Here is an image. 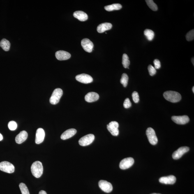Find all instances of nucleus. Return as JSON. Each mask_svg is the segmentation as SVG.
I'll list each match as a JSON object with an SVG mask.
<instances>
[{
  "mask_svg": "<svg viewBox=\"0 0 194 194\" xmlns=\"http://www.w3.org/2000/svg\"><path fill=\"white\" fill-rule=\"evenodd\" d=\"M163 96L167 101L173 103H177L181 99V95L177 92L168 91L164 93Z\"/></svg>",
  "mask_w": 194,
  "mask_h": 194,
  "instance_id": "f257e3e1",
  "label": "nucleus"
},
{
  "mask_svg": "<svg viewBox=\"0 0 194 194\" xmlns=\"http://www.w3.org/2000/svg\"><path fill=\"white\" fill-rule=\"evenodd\" d=\"M32 173L34 177L39 178L41 177L43 172V167L41 162L36 161L33 163L31 167Z\"/></svg>",
  "mask_w": 194,
  "mask_h": 194,
  "instance_id": "f03ea898",
  "label": "nucleus"
},
{
  "mask_svg": "<svg viewBox=\"0 0 194 194\" xmlns=\"http://www.w3.org/2000/svg\"><path fill=\"white\" fill-rule=\"evenodd\" d=\"M63 93L62 90L60 88H57L55 90L50 97V103L53 105H56L59 103Z\"/></svg>",
  "mask_w": 194,
  "mask_h": 194,
  "instance_id": "7ed1b4c3",
  "label": "nucleus"
},
{
  "mask_svg": "<svg viewBox=\"0 0 194 194\" xmlns=\"http://www.w3.org/2000/svg\"><path fill=\"white\" fill-rule=\"evenodd\" d=\"M146 134L150 143L153 145H156L158 142V139L154 130L150 127L148 128Z\"/></svg>",
  "mask_w": 194,
  "mask_h": 194,
  "instance_id": "20e7f679",
  "label": "nucleus"
},
{
  "mask_svg": "<svg viewBox=\"0 0 194 194\" xmlns=\"http://www.w3.org/2000/svg\"><path fill=\"white\" fill-rule=\"evenodd\" d=\"M0 170L8 173H12L15 170V167L10 162L4 161L0 163Z\"/></svg>",
  "mask_w": 194,
  "mask_h": 194,
  "instance_id": "39448f33",
  "label": "nucleus"
},
{
  "mask_svg": "<svg viewBox=\"0 0 194 194\" xmlns=\"http://www.w3.org/2000/svg\"><path fill=\"white\" fill-rule=\"evenodd\" d=\"M95 136L93 134H90L82 137L79 141L80 145L82 146H85L89 145L92 143L94 140Z\"/></svg>",
  "mask_w": 194,
  "mask_h": 194,
  "instance_id": "423d86ee",
  "label": "nucleus"
},
{
  "mask_svg": "<svg viewBox=\"0 0 194 194\" xmlns=\"http://www.w3.org/2000/svg\"><path fill=\"white\" fill-rule=\"evenodd\" d=\"M119 124L116 121H111L107 125V128L109 131L113 136H116L118 135L119 131L118 130Z\"/></svg>",
  "mask_w": 194,
  "mask_h": 194,
  "instance_id": "0eeeda50",
  "label": "nucleus"
},
{
  "mask_svg": "<svg viewBox=\"0 0 194 194\" xmlns=\"http://www.w3.org/2000/svg\"><path fill=\"white\" fill-rule=\"evenodd\" d=\"M134 160L133 158L130 157L124 158L120 162L119 167L121 169L125 170L129 168L133 165Z\"/></svg>",
  "mask_w": 194,
  "mask_h": 194,
  "instance_id": "6e6552de",
  "label": "nucleus"
},
{
  "mask_svg": "<svg viewBox=\"0 0 194 194\" xmlns=\"http://www.w3.org/2000/svg\"><path fill=\"white\" fill-rule=\"evenodd\" d=\"M98 186L101 189L106 193H110L113 189L112 184L107 181L100 180L98 182Z\"/></svg>",
  "mask_w": 194,
  "mask_h": 194,
  "instance_id": "1a4fd4ad",
  "label": "nucleus"
},
{
  "mask_svg": "<svg viewBox=\"0 0 194 194\" xmlns=\"http://www.w3.org/2000/svg\"><path fill=\"white\" fill-rule=\"evenodd\" d=\"M190 148L186 146H183L179 148L177 151L174 152L172 155L174 159L177 160L181 158L184 153L189 151Z\"/></svg>",
  "mask_w": 194,
  "mask_h": 194,
  "instance_id": "9d476101",
  "label": "nucleus"
},
{
  "mask_svg": "<svg viewBox=\"0 0 194 194\" xmlns=\"http://www.w3.org/2000/svg\"><path fill=\"white\" fill-rule=\"evenodd\" d=\"M76 79L78 82L83 84L90 83L93 81V78L90 76L84 73L77 75Z\"/></svg>",
  "mask_w": 194,
  "mask_h": 194,
  "instance_id": "9b49d317",
  "label": "nucleus"
},
{
  "mask_svg": "<svg viewBox=\"0 0 194 194\" xmlns=\"http://www.w3.org/2000/svg\"><path fill=\"white\" fill-rule=\"evenodd\" d=\"M172 120L176 124H185L190 121L189 118L187 116H172Z\"/></svg>",
  "mask_w": 194,
  "mask_h": 194,
  "instance_id": "f8f14e48",
  "label": "nucleus"
},
{
  "mask_svg": "<svg viewBox=\"0 0 194 194\" xmlns=\"http://www.w3.org/2000/svg\"><path fill=\"white\" fill-rule=\"evenodd\" d=\"M81 44L83 48L86 52L88 53H91L92 52L93 44L89 39L86 38L83 39L81 42Z\"/></svg>",
  "mask_w": 194,
  "mask_h": 194,
  "instance_id": "ddd939ff",
  "label": "nucleus"
},
{
  "mask_svg": "<svg viewBox=\"0 0 194 194\" xmlns=\"http://www.w3.org/2000/svg\"><path fill=\"white\" fill-rule=\"evenodd\" d=\"M45 136L44 130L43 128H39L37 130L36 134V138L35 143L37 144H39L43 142Z\"/></svg>",
  "mask_w": 194,
  "mask_h": 194,
  "instance_id": "4468645a",
  "label": "nucleus"
},
{
  "mask_svg": "<svg viewBox=\"0 0 194 194\" xmlns=\"http://www.w3.org/2000/svg\"><path fill=\"white\" fill-rule=\"evenodd\" d=\"M56 56L58 60L64 61L70 59L71 57V55L66 51L59 50L56 52Z\"/></svg>",
  "mask_w": 194,
  "mask_h": 194,
  "instance_id": "2eb2a0df",
  "label": "nucleus"
},
{
  "mask_svg": "<svg viewBox=\"0 0 194 194\" xmlns=\"http://www.w3.org/2000/svg\"><path fill=\"white\" fill-rule=\"evenodd\" d=\"M159 182L166 184H173L176 182V178L174 176L169 175L167 177L160 178L159 179Z\"/></svg>",
  "mask_w": 194,
  "mask_h": 194,
  "instance_id": "dca6fc26",
  "label": "nucleus"
},
{
  "mask_svg": "<svg viewBox=\"0 0 194 194\" xmlns=\"http://www.w3.org/2000/svg\"><path fill=\"white\" fill-rule=\"evenodd\" d=\"M77 130L75 129L72 128L65 131L61 136V138L63 140H66L71 138L76 133Z\"/></svg>",
  "mask_w": 194,
  "mask_h": 194,
  "instance_id": "f3484780",
  "label": "nucleus"
},
{
  "mask_svg": "<svg viewBox=\"0 0 194 194\" xmlns=\"http://www.w3.org/2000/svg\"><path fill=\"white\" fill-rule=\"evenodd\" d=\"M99 98V95L98 93L95 92H90L86 95L85 100L89 103H92L97 101Z\"/></svg>",
  "mask_w": 194,
  "mask_h": 194,
  "instance_id": "a211bd4d",
  "label": "nucleus"
},
{
  "mask_svg": "<svg viewBox=\"0 0 194 194\" xmlns=\"http://www.w3.org/2000/svg\"><path fill=\"white\" fill-rule=\"evenodd\" d=\"M28 137L27 132L24 130L21 132L16 137V142L18 144H21L25 141Z\"/></svg>",
  "mask_w": 194,
  "mask_h": 194,
  "instance_id": "6ab92c4d",
  "label": "nucleus"
},
{
  "mask_svg": "<svg viewBox=\"0 0 194 194\" xmlns=\"http://www.w3.org/2000/svg\"><path fill=\"white\" fill-rule=\"evenodd\" d=\"M112 24L109 23H104L100 24L98 26L97 30L98 33H103L106 31L108 30L112 29Z\"/></svg>",
  "mask_w": 194,
  "mask_h": 194,
  "instance_id": "aec40b11",
  "label": "nucleus"
},
{
  "mask_svg": "<svg viewBox=\"0 0 194 194\" xmlns=\"http://www.w3.org/2000/svg\"><path fill=\"white\" fill-rule=\"evenodd\" d=\"M74 17L81 21H84L88 19L87 14L82 11H76L73 13Z\"/></svg>",
  "mask_w": 194,
  "mask_h": 194,
  "instance_id": "412c9836",
  "label": "nucleus"
},
{
  "mask_svg": "<svg viewBox=\"0 0 194 194\" xmlns=\"http://www.w3.org/2000/svg\"><path fill=\"white\" fill-rule=\"evenodd\" d=\"M0 47L3 49V50L7 52L10 50V44L8 40L6 39H3L0 42Z\"/></svg>",
  "mask_w": 194,
  "mask_h": 194,
  "instance_id": "4be33fe9",
  "label": "nucleus"
},
{
  "mask_svg": "<svg viewBox=\"0 0 194 194\" xmlns=\"http://www.w3.org/2000/svg\"><path fill=\"white\" fill-rule=\"evenodd\" d=\"M122 6L119 4H114L105 7V9L107 11H112L114 10L121 9Z\"/></svg>",
  "mask_w": 194,
  "mask_h": 194,
  "instance_id": "5701e85b",
  "label": "nucleus"
},
{
  "mask_svg": "<svg viewBox=\"0 0 194 194\" xmlns=\"http://www.w3.org/2000/svg\"><path fill=\"white\" fill-rule=\"evenodd\" d=\"M144 35L149 41H152L154 37V33L153 31L150 29H146L144 32Z\"/></svg>",
  "mask_w": 194,
  "mask_h": 194,
  "instance_id": "b1692460",
  "label": "nucleus"
},
{
  "mask_svg": "<svg viewBox=\"0 0 194 194\" xmlns=\"http://www.w3.org/2000/svg\"><path fill=\"white\" fill-rule=\"evenodd\" d=\"M122 64L125 68L128 67L130 65V61L129 60V57L127 55L124 54H123L122 57Z\"/></svg>",
  "mask_w": 194,
  "mask_h": 194,
  "instance_id": "393cba45",
  "label": "nucleus"
},
{
  "mask_svg": "<svg viewBox=\"0 0 194 194\" xmlns=\"http://www.w3.org/2000/svg\"><path fill=\"white\" fill-rule=\"evenodd\" d=\"M148 6L153 11H156L158 10V6L156 4L153 2L152 0H146L145 1Z\"/></svg>",
  "mask_w": 194,
  "mask_h": 194,
  "instance_id": "a878e982",
  "label": "nucleus"
},
{
  "mask_svg": "<svg viewBox=\"0 0 194 194\" xmlns=\"http://www.w3.org/2000/svg\"><path fill=\"white\" fill-rule=\"evenodd\" d=\"M128 77L126 73H123L121 76L120 82L122 84L124 87H127L128 84Z\"/></svg>",
  "mask_w": 194,
  "mask_h": 194,
  "instance_id": "bb28decb",
  "label": "nucleus"
},
{
  "mask_svg": "<svg viewBox=\"0 0 194 194\" xmlns=\"http://www.w3.org/2000/svg\"><path fill=\"white\" fill-rule=\"evenodd\" d=\"M19 188L22 194H30L27 187L24 183H21L19 185Z\"/></svg>",
  "mask_w": 194,
  "mask_h": 194,
  "instance_id": "cd10ccee",
  "label": "nucleus"
},
{
  "mask_svg": "<svg viewBox=\"0 0 194 194\" xmlns=\"http://www.w3.org/2000/svg\"><path fill=\"white\" fill-rule=\"evenodd\" d=\"M186 40L188 41H191L194 40V29L190 31L187 33L186 35Z\"/></svg>",
  "mask_w": 194,
  "mask_h": 194,
  "instance_id": "c85d7f7f",
  "label": "nucleus"
},
{
  "mask_svg": "<svg viewBox=\"0 0 194 194\" xmlns=\"http://www.w3.org/2000/svg\"><path fill=\"white\" fill-rule=\"evenodd\" d=\"M17 124L15 121H11L8 123V127L9 129L11 130H15L17 128Z\"/></svg>",
  "mask_w": 194,
  "mask_h": 194,
  "instance_id": "c756f323",
  "label": "nucleus"
},
{
  "mask_svg": "<svg viewBox=\"0 0 194 194\" xmlns=\"http://www.w3.org/2000/svg\"><path fill=\"white\" fill-rule=\"evenodd\" d=\"M132 98L133 101L135 103H138L139 101V96L138 93L136 91H134L132 94Z\"/></svg>",
  "mask_w": 194,
  "mask_h": 194,
  "instance_id": "7c9ffc66",
  "label": "nucleus"
},
{
  "mask_svg": "<svg viewBox=\"0 0 194 194\" xmlns=\"http://www.w3.org/2000/svg\"><path fill=\"white\" fill-rule=\"evenodd\" d=\"M150 75L151 76H153L156 73V70L154 67L151 65H149L148 67Z\"/></svg>",
  "mask_w": 194,
  "mask_h": 194,
  "instance_id": "2f4dec72",
  "label": "nucleus"
},
{
  "mask_svg": "<svg viewBox=\"0 0 194 194\" xmlns=\"http://www.w3.org/2000/svg\"><path fill=\"white\" fill-rule=\"evenodd\" d=\"M123 106L125 108L128 109L131 107L132 104L130 101L129 98H127L124 102Z\"/></svg>",
  "mask_w": 194,
  "mask_h": 194,
  "instance_id": "473e14b6",
  "label": "nucleus"
},
{
  "mask_svg": "<svg viewBox=\"0 0 194 194\" xmlns=\"http://www.w3.org/2000/svg\"><path fill=\"white\" fill-rule=\"evenodd\" d=\"M153 63H154L155 68L156 69H158L161 67V63L158 60L155 59L153 61Z\"/></svg>",
  "mask_w": 194,
  "mask_h": 194,
  "instance_id": "72a5a7b5",
  "label": "nucleus"
},
{
  "mask_svg": "<svg viewBox=\"0 0 194 194\" xmlns=\"http://www.w3.org/2000/svg\"><path fill=\"white\" fill-rule=\"evenodd\" d=\"M39 194H47V193L44 190H42L39 192Z\"/></svg>",
  "mask_w": 194,
  "mask_h": 194,
  "instance_id": "f704fd0d",
  "label": "nucleus"
},
{
  "mask_svg": "<svg viewBox=\"0 0 194 194\" xmlns=\"http://www.w3.org/2000/svg\"><path fill=\"white\" fill-rule=\"evenodd\" d=\"M3 137L1 133H0V141H1L3 140Z\"/></svg>",
  "mask_w": 194,
  "mask_h": 194,
  "instance_id": "c9c22d12",
  "label": "nucleus"
},
{
  "mask_svg": "<svg viewBox=\"0 0 194 194\" xmlns=\"http://www.w3.org/2000/svg\"><path fill=\"white\" fill-rule=\"evenodd\" d=\"M194 58H192V63H193V65L194 64Z\"/></svg>",
  "mask_w": 194,
  "mask_h": 194,
  "instance_id": "e433bc0d",
  "label": "nucleus"
},
{
  "mask_svg": "<svg viewBox=\"0 0 194 194\" xmlns=\"http://www.w3.org/2000/svg\"><path fill=\"white\" fill-rule=\"evenodd\" d=\"M192 91H193V93H194V86L193 87V88H192Z\"/></svg>",
  "mask_w": 194,
  "mask_h": 194,
  "instance_id": "4c0bfd02",
  "label": "nucleus"
},
{
  "mask_svg": "<svg viewBox=\"0 0 194 194\" xmlns=\"http://www.w3.org/2000/svg\"><path fill=\"white\" fill-rule=\"evenodd\" d=\"M151 194H159V193H152Z\"/></svg>",
  "mask_w": 194,
  "mask_h": 194,
  "instance_id": "58836bf2",
  "label": "nucleus"
}]
</instances>
